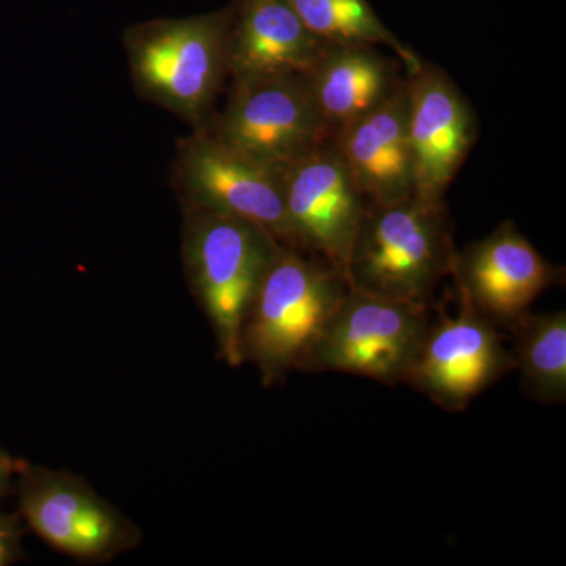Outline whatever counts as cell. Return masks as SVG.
I'll return each mask as SVG.
<instances>
[{
    "label": "cell",
    "mask_w": 566,
    "mask_h": 566,
    "mask_svg": "<svg viewBox=\"0 0 566 566\" xmlns=\"http://www.w3.org/2000/svg\"><path fill=\"white\" fill-rule=\"evenodd\" d=\"M348 286L345 274L326 260L279 249L241 331L243 363L259 368L264 386L303 371Z\"/></svg>",
    "instance_id": "obj_1"
},
{
    "label": "cell",
    "mask_w": 566,
    "mask_h": 566,
    "mask_svg": "<svg viewBox=\"0 0 566 566\" xmlns=\"http://www.w3.org/2000/svg\"><path fill=\"white\" fill-rule=\"evenodd\" d=\"M444 200L412 196L389 205L367 203L354 240L346 281L359 292L431 307L457 255Z\"/></svg>",
    "instance_id": "obj_2"
},
{
    "label": "cell",
    "mask_w": 566,
    "mask_h": 566,
    "mask_svg": "<svg viewBox=\"0 0 566 566\" xmlns=\"http://www.w3.org/2000/svg\"><path fill=\"white\" fill-rule=\"evenodd\" d=\"M281 248L253 223L188 205L182 234L186 274L211 324L219 357L230 367L243 364L245 315Z\"/></svg>",
    "instance_id": "obj_3"
},
{
    "label": "cell",
    "mask_w": 566,
    "mask_h": 566,
    "mask_svg": "<svg viewBox=\"0 0 566 566\" xmlns=\"http://www.w3.org/2000/svg\"><path fill=\"white\" fill-rule=\"evenodd\" d=\"M230 7L181 20H156L125 36L129 70L145 98L202 126L226 76Z\"/></svg>",
    "instance_id": "obj_4"
},
{
    "label": "cell",
    "mask_w": 566,
    "mask_h": 566,
    "mask_svg": "<svg viewBox=\"0 0 566 566\" xmlns=\"http://www.w3.org/2000/svg\"><path fill=\"white\" fill-rule=\"evenodd\" d=\"M431 307H420L348 286L303 371H337L405 385L422 344Z\"/></svg>",
    "instance_id": "obj_5"
},
{
    "label": "cell",
    "mask_w": 566,
    "mask_h": 566,
    "mask_svg": "<svg viewBox=\"0 0 566 566\" xmlns=\"http://www.w3.org/2000/svg\"><path fill=\"white\" fill-rule=\"evenodd\" d=\"M207 129L279 172L333 139L304 76L233 84L226 109Z\"/></svg>",
    "instance_id": "obj_6"
},
{
    "label": "cell",
    "mask_w": 566,
    "mask_h": 566,
    "mask_svg": "<svg viewBox=\"0 0 566 566\" xmlns=\"http://www.w3.org/2000/svg\"><path fill=\"white\" fill-rule=\"evenodd\" d=\"M177 170L191 207L253 223L282 245L296 249L279 170L253 161L207 128L182 140Z\"/></svg>",
    "instance_id": "obj_7"
},
{
    "label": "cell",
    "mask_w": 566,
    "mask_h": 566,
    "mask_svg": "<svg viewBox=\"0 0 566 566\" xmlns=\"http://www.w3.org/2000/svg\"><path fill=\"white\" fill-rule=\"evenodd\" d=\"M509 371L515 359L497 327L460 300L457 315L430 316L405 385L444 411H464Z\"/></svg>",
    "instance_id": "obj_8"
},
{
    "label": "cell",
    "mask_w": 566,
    "mask_h": 566,
    "mask_svg": "<svg viewBox=\"0 0 566 566\" xmlns=\"http://www.w3.org/2000/svg\"><path fill=\"white\" fill-rule=\"evenodd\" d=\"M18 495L32 531L80 560H107L136 543V527L80 476L21 463Z\"/></svg>",
    "instance_id": "obj_9"
},
{
    "label": "cell",
    "mask_w": 566,
    "mask_h": 566,
    "mask_svg": "<svg viewBox=\"0 0 566 566\" xmlns=\"http://www.w3.org/2000/svg\"><path fill=\"white\" fill-rule=\"evenodd\" d=\"M282 182L294 248L345 274L368 202L333 139L285 167Z\"/></svg>",
    "instance_id": "obj_10"
},
{
    "label": "cell",
    "mask_w": 566,
    "mask_h": 566,
    "mask_svg": "<svg viewBox=\"0 0 566 566\" xmlns=\"http://www.w3.org/2000/svg\"><path fill=\"white\" fill-rule=\"evenodd\" d=\"M450 275L461 301L505 329L560 281V270L547 263L512 221L458 251Z\"/></svg>",
    "instance_id": "obj_11"
},
{
    "label": "cell",
    "mask_w": 566,
    "mask_h": 566,
    "mask_svg": "<svg viewBox=\"0 0 566 566\" xmlns=\"http://www.w3.org/2000/svg\"><path fill=\"white\" fill-rule=\"evenodd\" d=\"M405 82L416 196L442 202L474 148L475 114L452 77L434 63L420 62Z\"/></svg>",
    "instance_id": "obj_12"
},
{
    "label": "cell",
    "mask_w": 566,
    "mask_h": 566,
    "mask_svg": "<svg viewBox=\"0 0 566 566\" xmlns=\"http://www.w3.org/2000/svg\"><path fill=\"white\" fill-rule=\"evenodd\" d=\"M323 46L285 0H234L230 6L227 69L233 84L305 76Z\"/></svg>",
    "instance_id": "obj_13"
},
{
    "label": "cell",
    "mask_w": 566,
    "mask_h": 566,
    "mask_svg": "<svg viewBox=\"0 0 566 566\" xmlns=\"http://www.w3.org/2000/svg\"><path fill=\"white\" fill-rule=\"evenodd\" d=\"M333 142L368 203L416 196L405 81L376 109L335 132Z\"/></svg>",
    "instance_id": "obj_14"
},
{
    "label": "cell",
    "mask_w": 566,
    "mask_h": 566,
    "mask_svg": "<svg viewBox=\"0 0 566 566\" xmlns=\"http://www.w3.org/2000/svg\"><path fill=\"white\" fill-rule=\"evenodd\" d=\"M333 134L376 109L403 84L398 62L376 46L324 43L304 76Z\"/></svg>",
    "instance_id": "obj_15"
},
{
    "label": "cell",
    "mask_w": 566,
    "mask_h": 566,
    "mask_svg": "<svg viewBox=\"0 0 566 566\" xmlns=\"http://www.w3.org/2000/svg\"><path fill=\"white\" fill-rule=\"evenodd\" d=\"M512 331L515 370L521 389L543 405L566 401V312L528 314L517 319Z\"/></svg>",
    "instance_id": "obj_16"
},
{
    "label": "cell",
    "mask_w": 566,
    "mask_h": 566,
    "mask_svg": "<svg viewBox=\"0 0 566 566\" xmlns=\"http://www.w3.org/2000/svg\"><path fill=\"white\" fill-rule=\"evenodd\" d=\"M305 28L323 43L386 46L412 71L420 59L403 41L387 29L368 0H285Z\"/></svg>",
    "instance_id": "obj_17"
},
{
    "label": "cell",
    "mask_w": 566,
    "mask_h": 566,
    "mask_svg": "<svg viewBox=\"0 0 566 566\" xmlns=\"http://www.w3.org/2000/svg\"><path fill=\"white\" fill-rule=\"evenodd\" d=\"M17 528L9 517L0 516V566L13 558L17 549Z\"/></svg>",
    "instance_id": "obj_18"
},
{
    "label": "cell",
    "mask_w": 566,
    "mask_h": 566,
    "mask_svg": "<svg viewBox=\"0 0 566 566\" xmlns=\"http://www.w3.org/2000/svg\"><path fill=\"white\" fill-rule=\"evenodd\" d=\"M20 465L21 463H18V461H14L13 458H10L6 452L0 450V493H2L7 482H9L10 475L13 474V472H18Z\"/></svg>",
    "instance_id": "obj_19"
}]
</instances>
